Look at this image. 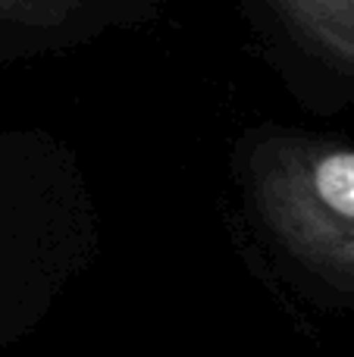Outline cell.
I'll list each match as a JSON object with an SVG mask.
<instances>
[{"label": "cell", "instance_id": "1", "mask_svg": "<svg viewBox=\"0 0 354 357\" xmlns=\"http://www.w3.org/2000/svg\"><path fill=\"white\" fill-rule=\"evenodd\" d=\"M238 178L270 238L314 279L354 295V144L261 126L238 148Z\"/></svg>", "mask_w": 354, "mask_h": 357}, {"label": "cell", "instance_id": "2", "mask_svg": "<svg viewBox=\"0 0 354 357\" xmlns=\"http://www.w3.org/2000/svg\"><path fill=\"white\" fill-rule=\"evenodd\" d=\"M279 66L320 110L354 107V0H242Z\"/></svg>", "mask_w": 354, "mask_h": 357}, {"label": "cell", "instance_id": "3", "mask_svg": "<svg viewBox=\"0 0 354 357\" xmlns=\"http://www.w3.org/2000/svg\"><path fill=\"white\" fill-rule=\"evenodd\" d=\"M91 0H0V44H44L79 35Z\"/></svg>", "mask_w": 354, "mask_h": 357}, {"label": "cell", "instance_id": "4", "mask_svg": "<svg viewBox=\"0 0 354 357\" xmlns=\"http://www.w3.org/2000/svg\"><path fill=\"white\" fill-rule=\"evenodd\" d=\"M0 220H3V201H0Z\"/></svg>", "mask_w": 354, "mask_h": 357}]
</instances>
